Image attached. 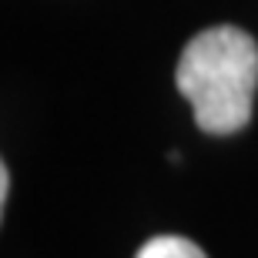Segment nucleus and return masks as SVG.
<instances>
[{"mask_svg": "<svg viewBox=\"0 0 258 258\" xmlns=\"http://www.w3.org/2000/svg\"><path fill=\"white\" fill-rule=\"evenodd\" d=\"M174 84L205 134H235L251 121L258 44L241 27H208L181 50Z\"/></svg>", "mask_w": 258, "mask_h": 258, "instance_id": "1", "label": "nucleus"}, {"mask_svg": "<svg viewBox=\"0 0 258 258\" xmlns=\"http://www.w3.org/2000/svg\"><path fill=\"white\" fill-rule=\"evenodd\" d=\"M134 258H208V255H205L191 238H181V235H158V238L144 241L141 251Z\"/></svg>", "mask_w": 258, "mask_h": 258, "instance_id": "2", "label": "nucleus"}, {"mask_svg": "<svg viewBox=\"0 0 258 258\" xmlns=\"http://www.w3.org/2000/svg\"><path fill=\"white\" fill-rule=\"evenodd\" d=\"M7 198H10V168L0 164V208H7Z\"/></svg>", "mask_w": 258, "mask_h": 258, "instance_id": "3", "label": "nucleus"}]
</instances>
